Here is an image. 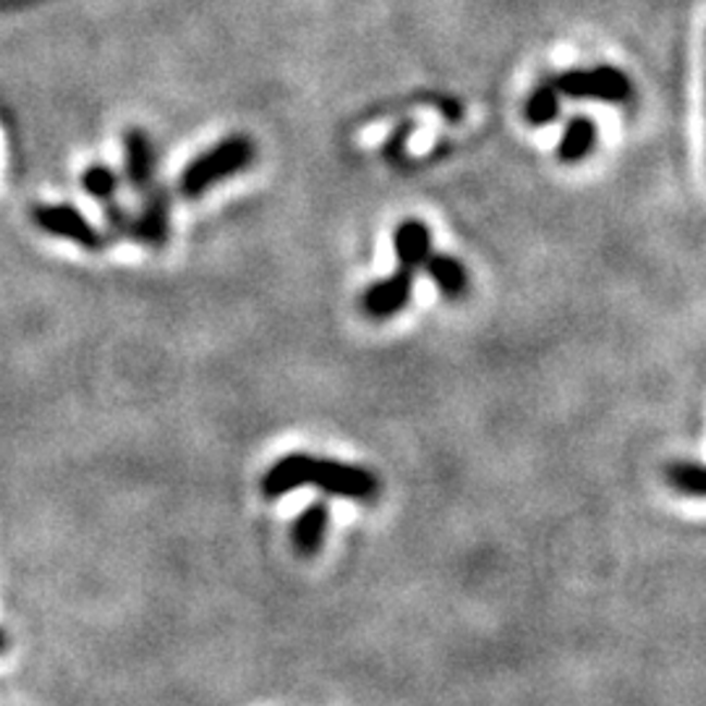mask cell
Instances as JSON below:
<instances>
[{"label":"cell","mask_w":706,"mask_h":706,"mask_svg":"<svg viewBox=\"0 0 706 706\" xmlns=\"http://www.w3.org/2000/svg\"><path fill=\"white\" fill-rule=\"evenodd\" d=\"M299 487H317L327 495L366 502L377 495L379 482L369 468L353 466V463L314 458L309 453H291L278 458L265 471L259 484L261 495L267 500H280V497Z\"/></svg>","instance_id":"1"},{"label":"cell","mask_w":706,"mask_h":706,"mask_svg":"<svg viewBox=\"0 0 706 706\" xmlns=\"http://www.w3.org/2000/svg\"><path fill=\"white\" fill-rule=\"evenodd\" d=\"M257 157L252 136L233 134L220 139L218 144L207 149V153L196 155L186 168H183L179 179V192L186 199H199L209 188H215L226 179H233L235 173L246 170Z\"/></svg>","instance_id":"2"},{"label":"cell","mask_w":706,"mask_h":706,"mask_svg":"<svg viewBox=\"0 0 706 706\" xmlns=\"http://www.w3.org/2000/svg\"><path fill=\"white\" fill-rule=\"evenodd\" d=\"M560 95L575 100H599L607 105H625L633 95V84L625 71L614 65H597V69L565 71L555 78Z\"/></svg>","instance_id":"3"},{"label":"cell","mask_w":706,"mask_h":706,"mask_svg":"<svg viewBox=\"0 0 706 706\" xmlns=\"http://www.w3.org/2000/svg\"><path fill=\"white\" fill-rule=\"evenodd\" d=\"M32 220H35V226L42 233L71 241V244L87 248V252H102L105 244H108L100 228H97L82 209L74 205H65V202H58V205H37L32 209Z\"/></svg>","instance_id":"4"},{"label":"cell","mask_w":706,"mask_h":706,"mask_svg":"<svg viewBox=\"0 0 706 706\" xmlns=\"http://www.w3.org/2000/svg\"><path fill=\"white\" fill-rule=\"evenodd\" d=\"M411 296H414V272L401 267L398 272L366 288L362 296V312L369 319H390L405 309Z\"/></svg>","instance_id":"5"},{"label":"cell","mask_w":706,"mask_h":706,"mask_svg":"<svg viewBox=\"0 0 706 706\" xmlns=\"http://www.w3.org/2000/svg\"><path fill=\"white\" fill-rule=\"evenodd\" d=\"M170 235V196L166 188H153L144 199L139 215L134 218L131 239H139L144 246L162 248Z\"/></svg>","instance_id":"6"},{"label":"cell","mask_w":706,"mask_h":706,"mask_svg":"<svg viewBox=\"0 0 706 706\" xmlns=\"http://www.w3.org/2000/svg\"><path fill=\"white\" fill-rule=\"evenodd\" d=\"M123 162H126L129 186L134 192H147L155 179V147L147 131H126V136H123Z\"/></svg>","instance_id":"7"},{"label":"cell","mask_w":706,"mask_h":706,"mask_svg":"<svg viewBox=\"0 0 706 706\" xmlns=\"http://www.w3.org/2000/svg\"><path fill=\"white\" fill-rule=\"evenodd\" d=\"M327 526H330V508H327L325 502H312V506H306L296 515V521H293V549H296L299 555H304V558L317 555L325 541Z\"/></svg>","instance_id":"8"},{"label":"cell","mask_w":706,"mask_h":706,"mask_svg":"<svg viewBox=\"0 0 706 706\" xmlns=\"http://www.w3.org/2000/svg\"><path fill=\"white\" fill-rule=\"evenodd\" d=\"M392 244H395L398 265L414 272L418 267H424V261L431 254V233L422 220L411 218L398 226L395 235H392Z\"/></svg>","instance_id":"9"},{"label":"cell","mask_w":706,"mask_h":706,"mask_svg":"<svg viewBox=\"0 0 706 706\" xmlns=\"http://www.w3.org/2000/svg\"><path fill=\"white\" fill-rule=\"evenodd\" d=\"M597 123L588 115H575L568 121L565 131H562V139L558 144V160L565 162V166H573V162H581L588 157L597 147Z\"/></svg>","instance_id":"10"},{"label":"cell","mask_w":706,"mask_h":706,"mask_svg":"<svg viewBox=\"0 0 706 706\" xmlns=\"http://www.w3.org/2000/svg\"><path fill=\"white\" fill-rule=\"evenodd\" d=\"M424 270L435 285L440 288V293L445 299H461L468 288V275L466 267L461 265L455 257L450 254H429L427 261H424Z\"/></svg>","instance_id":"11"},{"label":"cell","mask_w":706,"mask_h":706,"mask_svg":"<svg viewBox=\"0 0 706 706\" xmlns=\"http://www.w3.org/2000/svg\"><path fill=\"white\" fill-rule=\"evenodd\" d=\"M558 113H560V92H558V87H555V82L539 84V87L528 95L526 108H523L526 121L536 129L549 126V123L558 118Z\"/></svg>","instance_id":"12"},{"label":"cell","mask_w":706,"mask_h":706,"mask_svg":"<svg viewBox=\"0 0 706 706\" xmlns=\"http://www.w3.org/2000/svg\"><path fill=\"white\" fill-rule=\"evenodd\" d=\"M667 484L680 495L706 497V466L691 461H678L667 468Z\"/></svg>","instance_id":"13"},{"label":"cell","mask_w":706,"mask_h":706,"mask_svg":"<svg viewBox=\"0 0 706 706\" xmlns=\"http://www.w3.org/2000/svg\"><path fill=\"white\" fill-rule=\"evenodd\" d=\"M82 186L84 192H87L92 199L97 202H110L115 199L118 194V175L115 170L110 166H102V162H95V166H89L87 170L82 173Z\"/></svg>","instance_id":"14"},{"label":"cell","mask_w":706,"mask_h":706,"mask_svg":"<svg viewBox=\"0 0 706 706\" xmlns=\"http://www.w3.org/2000/svg\"><path fill=\"white\" fill-rule=\"evenodd\" d=\"M105 220H108L110 231L115 235H131V231H134V218L113 199L105 202Z\"/></svg>","instance_id":"15"},{"label":"cell","mask_w":706,"mask_h":706,"mask_svg":"<svg viewBox=\"0 0 706 706\" xmlns=\"http://www.w3.org/2000/svg\"><path fill=\"white\" fill-rule=\"evenodd\" d=\"M5 644H9V638H5L3 628H0V652H3V649H5Z\"/></svg>","instance_id":"16"}]
</instances>
